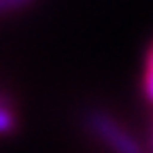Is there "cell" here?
<instances>
[{
    "instance_id": "obj_1",
    "label": "cell",
    "mask_w": 153,
    "mask_h": 153,
    "mask_svg": "<svg viewBox=\"0 0 153 153\" xmlns=\"http://www.w3.org/2000/svg\"><path fill=\"white\" fill-rule=\"evenodd\" d=\"M85 123L91 130V134H96L113 153H140L138 143L108 113H104L100 108H94L85 115Z\"/></svg>"
},
{
    "instance_id": "obj_2",
    "label": "cell",
    "mask_w": 153,
    "mask_h": 153,
    "mask_svg": "<svg viewBox=\"0 0 153 153\" xmlns=\"http://www.w3.org/2000/svg\"><path fill=\"white\" fill-rule=\"evenodd\" d=\"M143 87H145L147 100L153 102V43H151L149 53H147V66H145V81H143Z\"/></svg>"
},
{
    "instance_id": "obj_3",
    "label": "cell",
    "mask_w": 153,
    "mask_h": 153,
    "mask_svg": "<svg viewBox=\"0 0 153 153\" xmlns=\"http://www.w3.org/2000/svg\"><path fill=\"white\" fill-rule=\"evenodd\" d=\"M0 130H2V134H11L13 130V115H11L7 98L2 100V111H0Z\"/></svg>"
},
{
    "instance_id": "obj_4",
    "label": "cell",
    "mask_w": 153,
    "mask_h": 153,
    "mask_svg": "<svg viewBox=\"0 0 153 153\" xmlns=\"http://www.w3.org/2000/svg\"><path fill=\"white\" fill-rule=\"evenodd\" d=\"M34 0H0V9H2L4 15L9 13H15V11H22L26 7H30Z\"/></svg>"
}]
</instances>
